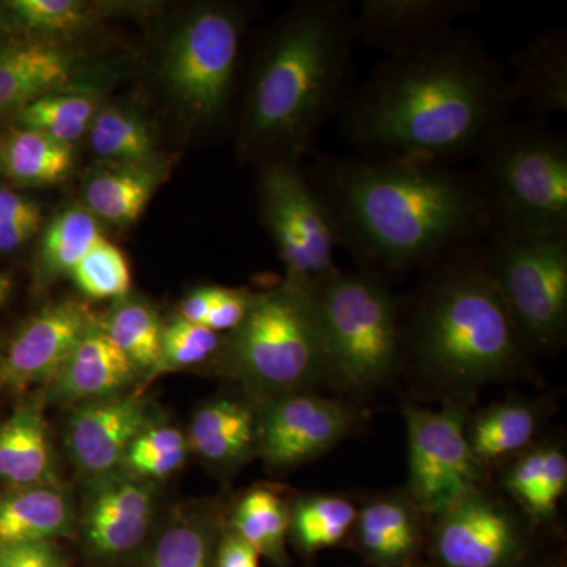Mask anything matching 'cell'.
Returning a JSON list of instances; mask_svg holds the SVG:
<instances>
[{
    "label": "cell",
    "instance_id": "1",
    "mask_svg": "<svg viewBox=\"0 0 567 567\" xmlns=\"http://www.w3.org/2000/svg\"><path fill=\"white\" fill-rule=\"evenodd\" d=\"M516 104L505 70L472 33L454 29L388 55L347 99L342 133L374 158L451 166L480 151Z\"/></svg>",
    "mask_w": 567,
    "mask_h": 567
},
{
    "label": "cell",
    "instance_id": "2",
    "mask_svg": "<svg viewBox=\"0 0 567 567\" xmlns=\"http://www.w3.org/2000/svg\"><path fill=\"white\" fill-rule=\"evenodd\" d=\"M309 178L330 212L339 246L368 267L434 265L492 229L476 174L446 164L319 158Z\"/></svg>",
    "mask_w": 567,
    "mask_h": 567
},
{
    "label": "cell",
    "instance_id": "3",
    "mask_svg": "<svg viewBox=\"0 0 567 567\" xmlns=\"http://www.w3.org/2000/svg\"><path fill=\"white\" fill-rule=\"evenodd\" d=\"M354 41L353 7L346 0H306L284 18L249 82L240 122L245 156L297 163L311 151L349 99Z\"/></svg>",
    "mask_w": 567,
    "mask_h": 567
},
{
    "label": "cell",
    "instance_id": "4",
    "mask_svg": "<svg viewBox=\"0 0 567 567\" xmlns=\"http://www.w3.org/2000/svg\"><path fill=\"white\" fill-rule=\"evenodd\" d=\"M435 264L409 334L417 363L461 385L511 374L524 360L525 342L488 278L480 245Z\"/></svg>",
    "mask_w": 567,
    "mask_h": 567
},
{
    "label": "cell",
    "instance_id": "5",
    "mask_svg": "<svg viewBox=\"0 0 567 567\" xmlns=\"http://www.w3.org/2000/svg\"><path fill=\"white\" fill-rule=\"evenodd\" d=\"M219 360L256 393L292 394L328 375L316 284L284 279L254 293L244 322L223 339Z\"/></svg>",
    "mask_w": 567,
    "mask_h": 567
},
{
    "label": "cell",
    "instance_id": "6",
    "mask_svg": "<svg viewBox=\"0 0 567 567\" xmlns=\"http://www.w3.org/2000/svg\"><path fill=\"white\" fill-rule=\"evenodd\" d=\"M476 178L492 229L567 230V142L546 123L496 126L481 144Z\"/></svg>",
    "mask_w": 567,
    "mask_h": 567
},
{
    "label": "cell",
    "instance_id": "7",
    "mask_svg": "<svg viewBox=\"0 0 567 567\" xmlns=\"http://www.w3.org/2000/svg\"><path fill=\"white\" fill-rule=\"evenodd\" d=\"M316 287L328 375L353 390L385 382L404 350L398 298L372 271L349 274L336 267Z\"/></svg>",
    "mask_w": 567,
    "mask_h": 567
},
{
    "label": "cell",
    "instance_id": "8",
    "mask_svg": "<svg viewBox=\"0 0 567 567\" xmlns=\"http://www.w3.org/2000/svg\"><path fill=\"white\" fill-rule=\"evenodd\" d=\"M488 278L525 344L550 347L567 324V230L491 229Z\"/></svg>",
    "mask_w": 567,
    "mask_h": 567
},
{
    "label": "cell",
    "instance_id": "9",
    "mask_svg": "<svg viewBox=\"0 0 567 567\" xmlns=\"http://www.w3.org/2000/svg\"><path fill=\"white\" fill-rule=\"evenodd\" d=\"M246 14L241 7L208 3L186 17L164 54L162 74L193 121L215 125L230 102Z\"/></svg>",
    "mask_w": 567,
    "mask_h": 567
},
{
    "label": "cell",
    "instance_id": "10",
    "mask_svg": "<svg viewBox=\"0 0 567 567\" xmlns=\"http://www.w3.org/2000/svg\"><path fill=\"white\" fill-rule=\"evenodd\" d=\"M259 203L287 279L316 284L334 270L339 246L334 224L311 178L297 163H265Z\"/></svg>",
    "mask_w": 567,
    "mask_h": 567
},
{
    "label": "cell",
    "instance_id": "11",
    "mask_svg": "<svg viewBox=\"0 0 567 567\" xmlns=\"http://www.w3.org/2000/svg\"><path fill=\"white\" fill-rule=\"evenodd\" d=\"M410 491L429 513H445L458 499L473 494L480 480L477 458L466 439L465 410L446 406L442 412L406 406Z\"/></svg>",
    "mask_w": 567,
    "mask_h": 567
},
{
    "label": "cell",
    "instance_id": "12",
    "mask_svg": "<svg viewBox=\"0 0 567 567\" xmlns=\"http://www.w3.org/2000/svg\"><path fill=\"white\" fill-rule=\"evenodd\" d=\"M96 315L84 301L63 300L41 309L11 339L3 357L2 386L13 391L48 383L61 371Z\"/></svg>",
    "mask_w": 567,
    "mask_h": 567
},
{
    "label": "cell",
    "instance_id": "13",
    "mask_svg": "<svg viewBox=\"0 0 567 567\" xmlns=\"http://www.w3.org/2000/svg\"><path fill=\"white\" fill-rule=\"evenodd\" d=\"M347 427L341 405L316 395L284 394L265 406L256 423V445L267 464L297 465L330 450Z\"/></svg>",
    "mask_w": 567,
    "mask_h": 567
},
{
    "label": "cell",
    "instance_id": "14",
    "mask_svg": "<svg viewBox=\"0 0 567 567\" xmlns=\"http://www.w3.org/2000/svg\"><path fill=\"white\" fill-rule=\"evenodd\" d=\"M151 425L140 394L82 402L66 421L65 447L74 466L87 477L121 470L137 435Z\"/></svg>",
    "mask_w": 567,
    "mask_h": 567
},
{
    "label": "cell",
    "instance_id": "15",
    "mask_svg": "<svg viewBox=\"0 0 567 567\" xmlns=\"http://www.w3.org/2000/svg\"><path fill=\"white\" fill-rule=\"evenodd\" d=\"M153 499L152 481L123 470L89 477L81 525L92 550L115 557L140 546L151 527Z\"/></svg>",
    "mask_w": 567,
    "mask_h": 567
},
{
    "label": "cell",
    "instance_id": "16",
    "mask_svg": "<svg viewBox=\"0 0 567 567\" xmlns=\"http://www.w3.org/2000/svg\"><path fill=\"white\" fill-rule=\"evenodd\" d=\"M480 7L476 0H360L354 37L388 55L401 54L454 31L457 20Z\"/></svg>",
    "mask_w": 567,
    "mask_h": 567
},
{
    "label": "cell",
    "instance_id": "17",
    "mask_svg": "<svg viewBox=\"0 0 567 567\" xmlns=\"http://www.w3.org/2000/svg\"><path fill=\"white\" fill-rule=\"evenodd\" d=\"M436 547L450 567H498L516 550L517 528L503 507L473 492L443 513Z\"/></svg>",
    "mask_w": 567,
    "mask_h": 567
},
{
    "label": "cell",
    "instance_id": "18",
    "mask_svg": "<svg viewBox=\"0 0 567 567\" xmlns=\"http://www.w3.org/2000/svg\"><path fill=\"white\" fill-rule=\"evenodd\" d=\"M121 350L104 333L100 316L63 363L61 371L48 383L52 402H89L123 394L140 377Z\"/></svg>",
    "mask_w": 567,
    "mask_h": 567
},
{
    "label": "cell",
    "instance_id": "19",
    "mask_svg": "<svg viewBox=\"0 0 567 567\" xmlns=\"http://www.w3.org/2000/svg\"><path fill=\"white\" fill-rule=\"evenodd\" d=\"M74 55L55 43L0 41V118L14 117L47 93L70 89Z\"/></svg>",
    "mask_w": 567,
    "mask_h": 567
},
{
    "label": "cell",
    "instance_id": "20",
    "mask_svg": "<svg viewBox=\"0 0 567 567\" xmlns=\"http://www.w3.org/2000/svg\"><path fill=\"white\" fill-rule=\"evenodd\" d=\"M74 507L61 484L14 486L0 491V546L50 543L69 535Z\"/></svg>",
    "mask_w": 567,
    "mask_h": 567
},
{
    "label": "cell",
    "instance_id": "21",
    "mask_svg": "<svg viewBox=\"0 0 567 567\" xmlns=\"http://www.w3.org/2000/svg\"><path fill=\"white\" fill-rule=\"evenodd\" d=\"M0 484H59L47 421L37 402H24L0 423Z\"/></svg>",
    "mask_w": 567,
    "mask_h": 567
},
{
    "label": "cell",
    "instance_id": "22",
    "mask_svg": "<svg viewBox=\"0 0 567 567\" xmlns=\"http://www.w3.org/2000/svg\"><path fill=\"white\" fill-rule=\"evenodd\" d=\"M511 81L517 103L527 102L543 115L567 111V35L539 33L513 55Z\"/></svg>",
    "mask_w": 567,
    "mask_h": 567
},
{
    "label": "cell",
    "instance_id": "23",
    "mask_svg": "<svg viewBox=\"0 0 567 567\" xmlns=\"http://www.w3.org/2000/svg\"><path fill=\"white\" fill-rule=\"evenodd\" d=\"M159 163L145 166H106L85 182L84 207L99 221L132 226L141 218L163 182Z\"/></svg>",
    "mask_w": 567,
    "mask_h": 567
},
{
    "label": "cell",
    "instance_id": "24",
    "mask_svg": "<svg viewBox=\"0 0 567 567\" xmlns=\"http://www.w3.org/2000/svg\"><path fill=\"white\" fill-rule=\"evenodd\" d=\"M102 238L100 221L87 208L70 207L59 213L41 233L33 267L37 290L50 289L59 279L71 276Z\"/></svg>",
    "mask_w": 567,
    "mask_h": 567
},
{
    "label": "cell",
    "instance_id": "25",
    "mask_svg": "<svg viewBox=\"0 0 567 567\" xmlns=\"http://www.w3.org/2000/svg\"><path fill=\"white\" fill-rule=\"evenodd\" d=\"M73 167V145L14 125L0 134V175L7 181L21 186L58 185Z\"/></svg>",
    "mask_w": 567,
    "mask_h": 567
},
{
    "label": "cell",
    "instance_id": "26",
    "mask_svg": "<svg viewBox=\"0 0 567 567\" xmlns=\"http://www.w3.org/2000/svg\"><path fill=\"white\" fill-rule=\"evenodd\" d=\"M186 440L204 461L234 465L244 461L256 443V420L240 402L219 399L194 415Z\"/></svg>",
    "mask_w": 567,
    "mask_h": 567
},
{
    "label": "cell",
    "instance_id": "27",
    "mask_svg": "<svg viewBox=\"0 0 567 567\" xmlns=\"http://www.w3.org/2000/svg\"><path fill=\"white\" fill-rule=\"evenodd\" d=\"M100 322L112 344L141 375H147L162 349L164 323L158 311L148 301L128 293L114 300Z\"/></svg>",
    "mask_w": 567,
    "mask_h": 567
},
{
    "label": "cell",
    "instance_id": "28",
    "mask_svg": "<svg viewBox=\"0 0 567 567\" xmlns=\"http://www.w3.org/2000/svg\"><path fill=\"white\" fill-rule=\"evenodd\" d=\"M87 137L92 152L106 166L158 163L155 136L136 112L117 106L100 107Z\"/></svg>",
    "mask_w": 567,
    "mask_h": 567
},
{
    "label": "cell",
    "instance_id": "29",
    "mask_svg": "<svg viewBox=\"0 0 567 567\" xmlns=\"http://www.w3.org/2000/svg\"><path fill=\"white\" fill-rule=\"evenodd\" d=\"M93 21V9L78 0H6L0 2V22L14 39L48 41L66 39Z\"/></svg>",
    "mask_w": 567,
    "mask_h": 567
},
{
    "label": "cell",
    "instance_id": "30",
    "mask_svg": "<svg viewBox=\"0 0 567 567\" xmlns=\"http://www.w3.org/2000/svg\"><path fill=\"white\" fill-rule=\"evenodd\" d=\"M99 100L92 93L58 91L33 100L14 114V126L47 134L51 140L73 145L87 136L96 112Z\"/></svg>",
    "mask_w": 567,
    "mask_h": 567
},
{
    "label": "cell",
    "instance_id": "31",
    "mask_svg": "<svg viewBox=\"0 0 567 567\" xmlns=\"http://www.w3.org/2000/svg\"><path fill=\"white\" fill-rule=\"evenodd\" d=\"M358 529L364 550L380 561H398L415 547V517L401 499H380L364 507Z\"/></svg>",
    "mask_w": 567,
    "mask_h": 567
},
{
    "label": "cell",
    "instance_id": "32",
    "mask_svg": "<svg viewBox=\"0 0 567 567\" xmlns=\"http://www.w3.org/2000/svg\"><path fill=\"white\" fill-rule=\"evenodd\" d=\"M536 415L524 404H505L477 417L468 435L470 447L481 461H494L528 445L536 431Z\"/></svg>",
    "mask_w": 567,
    "mask_h": 567
},
{
    "label": "cell",
    "instance_id": "33",
    "mask_svg": "<svg viewBox=\"0 0 567 567\" xmlns=\"http://www.w3.org/2000/svg\"><path fill=\"white\" fill-rule=\"evenodd\" d=\"M289 525V511L281 499L267 488L249 492L235 511V533L244 537L259 555H267L278 561L282 558L284 540Z\"/></svg>",
    "mask_w": 567,
    "mask_h": 567
},
{
    "label": "cell",
    "instance_id": "34",
    "mask_svg": "<svg viewBox=\"0 0 567 567\" xmlns=\"http://www.w3.org/2000/svg\"><path fill=\"white\" fill-rule=\"evenodd\" d=\"M357 509L339 496H312L298 503L290 513V525L297 543L306 551L338 544L353 522Z\"/></svg>",
    "mask_w": 567,
    "mask_h": 567
},
{
    "label": "cell",
    "instance_id": "35",
    "mask_svg": "<svg viewBox=\"0 0 567 567\" xmlns=\"http://www.w3.org/2000/svg\"><path fill=\"white\" fill-rule=\"evenodd\" d=\"M188 450V440L178 429L151 424L134 439L121 470L141 480H159L185 464Z\"/></svg>",
    "mask_w": 567,
    "mask_h": 567
},
{
    "label": "cell",
    "instance_id": "36",
    "mask_svg": "<svg viewBox=\"0 0 567 567\" xmlns=\"http://www.w3.org/2000/svg\"><path fill=\"white\" fill-rule=\"evenodd\" d=\"M223 339L221 334L203 324L189 323L177 317L173 322L164 324L158 360L145 375V382L205 363L219 352Z\"/></svg>",
    "mask_w": 567,
    "mask_h": 567
},
{
    "label": "cell",
    "instance_id": "37",
    "mask_svg": "<svg viewBox=\"0 0 567 567\" xmlns=\"http://www.w3.org/2000/svg\"><path fill=\"white\" fill-rule=\"evenodd\" d=\"M78 289L93 300H118L132 289L128 260L107 238H102L71 274Z\"/></svg>",
    "mask_w": 567,
    "mask_h": 567
},
{
    "label": "cell",
    "instance_id": "38",
    "mask_svg": "<svg viewBox=\"0 0 567 567\" xmlns=\"http://www.w3.org/2000/svg\"><path fill=\"white\" fill-rule=\"evenodd\" d=\"M212 536L199 522L186 520L159 536L148 567H210Z\"/></svg>",
    "mask_w": 567,
    "mask_h": 567
},
{
    "label": "cell",
    "instance_id": "39",
    "mask_svg": "<svg viewBox=\"0 0 567 567\" xmlns=\"http://www.w3.org/2000/svg\"><path fill=\"white\" fill-rule=\"evenodd\" d=\"M567 487V461L561 451L546 447L544 453L543 477H540L539 496L533 516L548 520L557 513L559 498Z\"/></svg>",
    "mask_w": 567,
    "mask_h": 567
},
{
    "label": "cell",
    "instance_id": "40",
    "mask_svg": "<svg viewBox=\"0 0 567 567\" xmlns=\"http://www.w3.org/2000/svg\"><path fill=\"white\" fill-rule=\"evenodd\" d=\"M544 453L546 447L532 451L511 468L506 484L511 494L516 496L529 513H535L539 496L540 477H543Z\"/></svg>",
    "mask_w": 567,
    "mask_h": 567
},
{
    "label": "cell",
    "instance_id": "41",
    "mask_svg": "<svg viewBox=\"0 0 567 567\" xmlns=\"http://www.w3.org/2000/svg\"><path fill=\"white\" fill-rule=\"evenodd\" d=\"M254 293L245 289H227L221 300L213 308L210 315L205 319L204 327L215 333L234 331L246 317Z\"/></svg>",
    "mask_w": 567,
    "mask_h": 567
},
{
    "label": "cell",
    "instance_id": "42",
    "mask_svg": "<svg viewBox=\"0 0 567 567\" xmlns=\"http://www.w3.org/2000/svg\"><path fill=\"white\" fill-rule=\"evenodd\" d=\"M0 567H65L50 543L0 546Z\"/></svg>",
    "mask_w": 567,
    "mask_h": 567
},
{
    "label": "cell",
    "instance_id": "43",
    "mask_svg": "<svg viewBox=\"0 0 567 567\" xmlns=\"http://www.w3.org/2000/svg\"><path fill=\"white\" fill-rule=\"evenodd\" d=\"M226 287L204 286L193 290L188 297L183 300L181 306V319L194 324H203L208 315L213 311L218 301L221 300Z\"/></svg>",
    "mask_w": 567,
    "mask_h": 567
},
{
    "label": "cell",
    "instance_id": "44",
    "mask_svg": "<svg viewBox=\"0 0 567 567\" xmlns=\"http://www.w3.org/2000/svg\"><path fill=\"white\" fill-rule=\"evenodd\" d=\"M22 221H41L39 205L28 197L0 186V226Z\"/></svg>",
    "mask_w": 567,
    "mask_h": 567
},
{
    "label": "cell",
    "instance_id": "45",
    "mask_svg": "<svg viewBox=\"0 0 567 567\" xmlns=\"http://www.w3.org/2000/svg\"><path fill=\"white\" fill-rule=\"evenodd\" d=\"M216 567H259V551L237 533H229L219 546Z\"/></svg>",
    "mask_w": 567,
    "mask_h": 567
},
{
    "label": "cell",
    "instance_id": "46",
    "mask_svg": "<svg viewBox=\"0 0 567 567\" xmlns=\"http://www.w3.org/2000/svg\"><path fill=\"white\" fill-rule=\"evenodd\" d=\"M11 295V281L9 276L0 274V306L9 301Z\"/></svg>",
    "mask_w": 567,
    "mask_h": 567
},
{
    "label": "cell",
    "instance_id": "47",
    "mask_svg": "<svg viewBox=\"0 0 567 567\" xmlns=\"http://www.w3.org/2000/svg\"><path fill=\"white\" fill-rule=\"evenodd\" d=\"M3 357H6V349H3L2 344H0V386H2Z\"/></svg>",
    "mask_w": 567,
    "mask_h": 567
}]
</instances>
